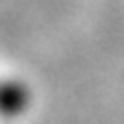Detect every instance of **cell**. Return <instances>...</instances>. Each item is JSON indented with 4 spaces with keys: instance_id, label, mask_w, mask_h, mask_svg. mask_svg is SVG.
Wrapping results in <instances>:
<instances>
[{
    "instance_id": "cell-1",
    "label": "cell",
    "mask_w": 124,
    "mask_h": 124,
    "mask_svg": "<svg viewBox=\"0 0 124 124\" xmlns=\"http://www.w3.org/2000/svg\"><path fill=\"white\" fill-rule=\"evenodd\" d=\"M31 107V89L17 78L0 76V116L20 118Z\"/></svg>"
}]
</instances>
